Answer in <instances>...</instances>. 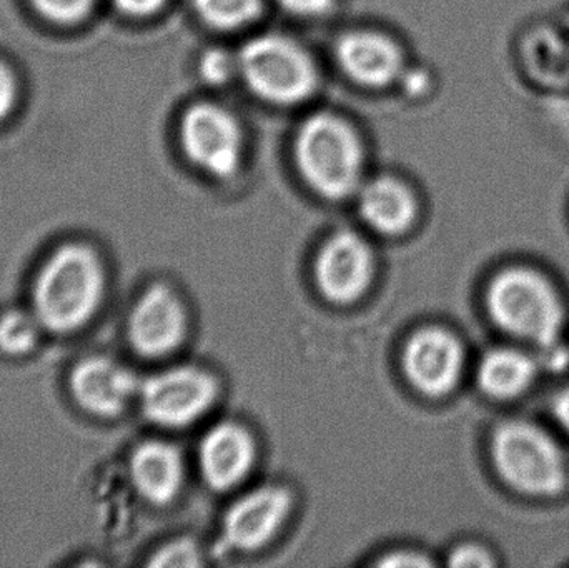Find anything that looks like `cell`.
Instances as JSON below:
<instances>
[{
	"label": "cell",
	"instance_id": "cell-10",
	"mask_svg": "<svg viewBox=\"0 0 569 568\" xmlns=\"http://www.w3.org/2000/svg\"><path fill=\"white\" fill-rule=\"evenodd\" d=\"M290 506V494L283 487H260L246 494L223 517V544L239 552L260 549L279 532Z\"/></svg>",
	"mask_w": 569,
	"mask_h": 568
},
{
	"label": "cell",
	"instance_id": "cell-27",
	"mask_svg": "<svg viewBox=\"0 0 569 568\" xmlns=\"http://www.w3.org/2000/svg\"><path fill=\"white\" fill-rule=\"evenodd\" d=\"M553 416L557 417L558 423L569 432V387L561 390L555 399Z\"/></svg>",
	"mask_w": 569,
	"mask_h": 568
},
{
	"label": "cell",
	"instance_id": "cell-19",
	"mask_svg": "<svg viewBox=\"0 0 569 568\" xmlns=\"http://www.w3.org/2000/svg\"><path fill=\"white\" fill-rule=\"evenodd\" d=\"M193 3L199 16L220 30L246 27L262 12L260 0H193Z\"/></svg>",
	"mask_w": 569,
	"mask_h": 568
},
{
	"label": "cell",
	"instance_id": "cell-25",
	"mask_svg": "<svg viewBox=\"0 0 569 568\" xmlns=\"http://www.w3.org/2000/svg\"><path fill=\"white\" fill-rule=\"evenodd\" d=\"M279 2L297 16L315 17L327 12L333 0H279Z\"/></svg>",
	"mask_w": 569,
	"mask_h": 568
},
{
	"label": "cell",
	"instance_id": "cell-28",
	"mask_svg": "<svg viewBox=\"0 0 569 568\" xmlns=\"http://www.w3.org/2000/svg\"><path fill=\"white\" fill-rule=\"evenodd\" d=\"M383 566H388V567H397V566L423 567V566H430V562H428V560L421 559V557H418L417 554H395L393 557H388V559L385 560Z\"/></svg>",
	"mask_w": 569,
	"mask_h": 568
},
{
	"label": "cell",
	"instance_id": "cell-24",
	"mask_svg": "<svg viewBox=\"0 0 569 568\" xmlns=\"http://www.w3.org/2000/svg\"><path fill=\"white\" fill-rule=\"evenodd\" d=\"M17 83L16 77L12 76L9 69L0 62V119L9 116L16 103Z\"/></svg>",
	"mask_w": 569,
	"mask_h": 568
},
{
	"label": "cell",
	"instance_id": "cell-17",
	"mask_svg": "<svg viewBox=\"0 0 569 568\" xmlns=\"http://www.w3.org/2000/svg\"><path fill=\"white\" fill-rule=\"evenodd\" d=\"M537 366L527 353L495 349L478 366V386L493 399H513L533 383Z\"/></svg>",
	"mask_w": 569,
	"mask_h": 568
},
{
	"label": "cell",
	"instance_id": "cell-1",
	"mask_svg": "<svg viewBox=\"0 0 569 568\" xmlns=\"http://www.w3.org/2000/svg\"><path fill=\"white\" fill-rule=\"evenodd\" d=\"M106 272L99 256L82 243L60 247L43 263L33 283V312L43 329L73 332L102 303Z\"/></svg>",
	"mask_w": 569,
	"mask_h": 568
},
{
	"label": "cell",
	"instance_id": "cell-8",
	"mask_svg": "<svg viewBox=\"0 0 569 568\" xmlns=\"http://www.w3.org/2000/svg\"><path fill=\"white\" fill-rule=\"evenodd\" d=\"M373 277V256L358 233L341 230L321 247L315 263L318 289L335 303L363 296Z\"/></svg>",
	"mask_w": 569,
	"mask_h": 568
},
{
	"label": "cell",
	"instance_id": "cell-23",
	"mask_svg": "<svg viewBox=\"0 0 569 568\" xmlns=\"http://www.w3.org/2000/svg\"><path fill=\"white\" fill-rule=\"evenodd\" d=\"M451 567H471V568H485L493 567L495 562L491 559L490 554L487 550L481 549L478 546H463L458 547L450 556Z\"/></svg>",
	"mask_w": 569,
	"mask_h": 568
},
{
	"label": "cell",
	"instance_id": "cell-6",
	"mask_svg": "<svg viewBox=\"0 0 569 568\" xmlns=\"http://www.w3.org/2000/svg\"><path fill=\"white\" fill-rule=\"evenodd\" d=\"M139 397L150 422L179 429L196 422L210 409L217 397V383L199 367H172L149 377L140 386Z\"/></svg>",
	"mask_w": 569,
	"mask_h": 568
},
{
	"label": "cell",
	"instance_id": "cell-13",
	"mask_svg": "<svg viewBox=\"0 0 569 568\" xmlns=\"http://www.w3.org/2000/svg\"><path fill=\"white\" fill-rule=\"evenodd\" d=\"M341 70L365 87H385L400 79L403 56L393 40L377 32H348L335 47Z\"/></svg>",
	"mask_w": 569,
	"mask_h": 568
},
{
	"label": "cell",
	"instance_id": "cell-20",
	"mask_svg": "<svg viewBox=\"0 0 569 568\" xmlns=\"http://www.w3.org/2000/svg\"><path fill=\"white\" fill-rule=\"evenodd\" d=\"M239 72V57L222 49H210L200 60V73L213 86H223Z\"/></svg>",
	"mask_w": 569,
	"mask_h": 568
},
{
	"label": "cell",
	"instance_id": "cell-22",
	"mask_svg": "<svg viewBox=\"0 0 569 568\" xmlns=\"http://www.w3.org/2000/svg\"><path fill=\"white\" fill-rule=\"evenodd\" d=\"M200 554L196 544L189 540H179L163 547L152 560L153 567H197L200 566Z\"/></svg>",
	"mask_w": 569,
	"mask_h": 568
},
{
	"label": "cell",
	"instance_id": "cell-3",
	"mask_svg": "<svg viewBox=\"0 0 569 568\" xmlns=\"http://www.w3.org/2000/svg\"><path fill=\"white\" fill-rule=\"evenodd\" d=\"M487 307L501 330L537 346H555L563 330L565 309L557 290L525 267L503 270L491 280Z\"/></svg>",
	"mask_w": 569,
	"mask_h": 568
},
{
	"label": "cell",
	"instance_id": "cell-21",
	"mask_svg": "<svg viewBox=\"0 0 569 568\" xmlns=\"http://www.w3.org/2000/svg\"><path fill=\"white\" fill-rule=\"evenodd\" d=\"M36 9L52 22L73 23L89 16L93 0H32Z\"/></svg>",
	"mask_w": 569,
	"mask_h": 568
},
{
	"label": "cell",
	"instance_id": "cell-16",
	"mask_svg": "<svg viewBox=\"0 0 569 568\" xmlns=\"http://www.w3.org/2000/svg\"><path fill=\"white\" fill-rule=\"evenodd\" d=\"M361 219L387 236L405 232L417 216V203L410 190L390 177H378L357 190Z\"/></svg>",
	"mask_w": 569,
	"mask_h": 568
},
{
	"label": "cell",
	"instance_id": "cell-7",
	"mask_svg": "<svg viewBox=\"0 0 569 568\" xmlns=\"http://www.w3.org/2000/svg\"><path fill=\"white\" fill-rule=\"evenodd\" d=\"M180 142L190 162L213 177L233 176L242 160V130L232 113L216 103H197L187 110Z\"/></svg>",
	"mask_w": 569,
	"mask_h": 568
},
{
	"label": "cell",
	"instance_id": "cell-11",
	"mask_svg": "<svg viewBox=\"0 0 569 568\" xmlns=\"http://www.w3.org/2000/svg\"><path fill=\"white\" fill-rule=\"evenodd\" d=\"M186 327V310L179 297L169 287L153 286L130 313V342L143 357L167 356L182 342Z\"/></svg>",
	"mask_w": 569,
	"mask_h": 568
},
{
	"label": "cell",
	"instance_id": "cell-15",
	"mask_svg": "<svg viewBox=\"0 0 569 568\" xmlns=\"http://www.w3.org/2000/svg\"><path fill=\"white\" fill-rule=\"evenodd\" d=\"M130 477L140 496L149 502L169 504L182 486V457L170 444L150 440L133 450Z\"/></svg>",
	"mask_w": 569,
	"mask_h": 568
},
{
	"label": "cell",
	"instance_id": "cell-26",
	"mask_svg": "<svg viewBox=\"0 0 569 568\" xmlns=\"http://www.w3.org/2000/svg\"><path fill=\"white\" fill-rule=\"evenodd\" d=\"M113 2L127 16L149 17L160 10L166 0H113Z\"/></svg>",
	"mask_w": 569,
	"mask_h": 568
},
{
	"label": "cell",
	"instance_id": "cell-12",
	"mask_svg": "<svg viewBox=\"0 0 569 568\" xmlns=\"http://www.w3.org/2000/svg\"><path fill=\"white\" fill-rule=\"evenodd\" d=\"M73 399L93 416L116 417L122 413L140 383L122 363L109 357H89L77 363L70 377Z\"/></svg>",
	"mask_w": 569,
	"mask_h": 568
},
{
	"label": "cell",
	"instance_id": "cell-5",
	"mask_svg": "<svg viewBox=\"0 0 569 568\" xmlns=\"http://www.w3.org/2000/svg\"><path fill=\"white\" fill-rule=\"evenodd\" d=\"M239 73L249 89L267 102L291 106L303 102L317 87L310 56L288 37L266 33L240 50Z\"/></svg>",
	"mask_w": 569,
	"mask_h": 568
},
{
	"label": "cell",
	"instance_id": "cell-9",
	"mask_svg": "<svg viewBox=\"0 0 569 568\" xmlns=\"http://www.w3.org/2000/svg\"><path fill=\"white\" fill-rule=\"evenodd\" d=\"M463 359L457 337L438 327H427L415 332L405 347V373L420 392L441 397L460 380Z\"/></svg>",
	"mask_w": 569,
	"mask_h": 568
},
{
	"label": "cell",
	"instance_id": "cell-4",
	"mask_svg": "<svg viewBox=\"0 0 569 568\" xmlns=\"http://www.w3.org/2000/svg\"><path fill=\"white\" fill-rule=\"evenodd\" d=\"M491 459L498 476L517 492L555 497L568 482V467L558 444L523 420L501 423L491 439Z\"/></svg>",
	"mask_w": 569,
	"mask_h": 568
},
{
	"label": "cell",
	"instance_id": "cell-2",
	"mask_svg": "<svg viewBox=\"0 0 569 568\" xmlns=\"http://www.w3.org/2000/svg\"><path fill=\"white\" fill-rule=\"evenodd\" d=\"M295 160L305 182L325 199H345L360 189L363 147L355 130L333 113H315L301 123Z\"/></svg>",
	"mask_w": 569,
	"mask_h": 568
},
{
	"label": "cell",
	"instance_id": "cell-14",
	"mask_svg": "<svg viewBox=\"0 0 569 568\" xmlns=\"http://www.w3.org/2000/svg\"><path fill=\"white\" fill-rule=\"evenodd\" d=\"M256 460V444L243 427L220 423L203 437L199 466L213 490H227L246 479Z\"/></svg>",
	"mask_w": 569,
	"mask_h": 568
},
{
	"label": "cell",
	"instance_id": "cell-18",
	"mask_svg": "<svg viewBox=\"0 0 569 568\" xmlns=\"http://www.w3.org/2000/svg\"><path fill=\"white\" fill-rule=\"evenodd\" d=\"M42 330V322L33 310H7L0 316V352L12 357L32 352Z\"/></svg>",
	"mask_w": 569,
	"mask_h": 568
}]
</instances>
